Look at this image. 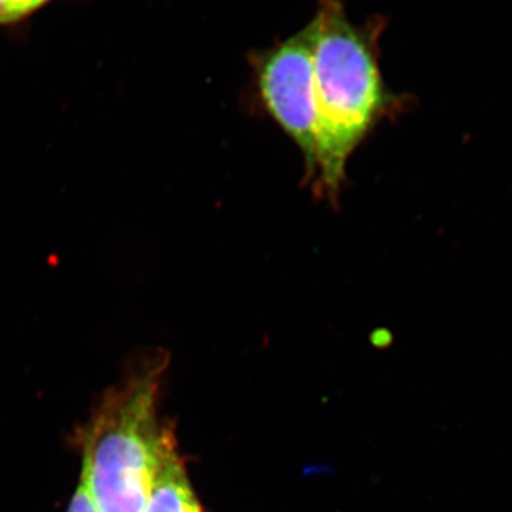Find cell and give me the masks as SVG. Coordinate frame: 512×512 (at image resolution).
Instances as JSON below:
<instances>
[{"instance_id":"3","label":"cell","mask_w":512,"mask_h":512,"mask_svg":"<svg viewBox=\"0 0 512 512\" xmlns=\"http://www.w3.org/2000/svg\"><path fill=\"white\" fill-rule=\"evenodd\" d=\"M312 26L249 56L256 93L266 113L305 158L309 180L316 164V103Z\"/></svg>"},{"instance_id":"4","label":"cell","mask_w":512,"mask_h":512,"mask_svg":"<svg viewBox=\"0 0 512 512\" xmlns=\"http://www.w3.org/2000/svg\"><path fill=\"white\" fill-rule=\"evenodd\" d=\"M144 512H201L171 443L161 457Z\"/></svg>"},{"instance_id":"1","label":"cell","mask_w":512,"mask_h":512,"mask_svg":"<svg viewBox=\"0 0 512 512\" xmlns=\"http://www.w3.org/2000/svg\"><path fill=\"white\" fill-rule=\"evenodd\" d=\"M316 103L315 187L338 197L353 151L387 114L400 107L380 70L383 16L349 19L345 0H318L311 20Z\"/></svg>"},{"instance_id":"7","label":"cell","mask_w":512,"mask_h":512,"mask_svg":"<svg viewBox=\"0 0 512 512\" xmlns=\"http://www.w3.org/2000/svg\"><path fill=\"white\" fill-rule=\"evenodd\" d=\"M9 0H0V26H10Z\"/></svg>"},{"instance_id":"6","label":"cell","mask_w":512,"mask_h":512,"mask_svg":"<svg viewBox=\"0 0 512 512\" xmlns=\"http://www.w3.org/2000/svg\"><path fill=\"white\" fill-rule=\"evenodd\" d=\"M67 512H100L94 503L92 494H90L87 485L80 483L77 487L76 494L73 495L72 503H70L69 510Z\"/></svg>"},{"instance_id":"5","label":"cell","mask_w":512,"mask_h":512,"mask_svg":"<svg viewBox=\"0 0 512 512\" xmlns=\"http://www.w3.org/2000/svg\"><path fill=\"white\" fill-rule=\"evenodd\" d=\"M53 0H9L10 20L12 25L23 22L45 8Z\"/></svg>"},{"instance_id":"2","label":"cell","mask_w":512,"mask_h":512,"mask_svg":"<svg viewBox=\"0 0 512 512\" xmlns=\"http://www.w3.org/2000/svg\"><path fill=\"white\" fill-rule=\"evenodd\" d=\"M156 375L114 392L84 443L82 481L100 512H144L154 476L171 443L156 421Z\"/></svg>"}]
</instances>
